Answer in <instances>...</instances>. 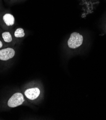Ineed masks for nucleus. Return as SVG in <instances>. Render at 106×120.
<instances>
[{
    "instance_id": "obj_2",
    "label": "nucleus",
    "mask_w": 106,
    "mask_h": 120,
    "mask_svg": "<svg viewBox=\"0 0 106 120\" xmlns=\"http://www.w3.org/2000/svg\"><path fill=\"white\" fill-rule=\"evenodd\" d=\"M24 101L22 94L20 93H16L14 94L9 99L8 105L11 108L16 107L22 104Z\"/></svg>"
},
{
    "instance_id": "obj_6",
    "label": "nucleus",
    "mask_w": 106,
    "mask_h": 120,
    "mask_svg": "<svg viewBox=\"0 0 106 120\" xmlns=\"http://www.w3.org/2000/svg\"><path fill=\"white\" fill-rule=\"evenodd\" d=\"M2 37L5 42L10 43L12 41V37L9 32H5L3 33Z\"/></svg>"
},
{
    "instance_id": "obj_3",
    "label": "nucleus",
    "mask_w": 106,
    "mask_h": 120,
    "mask_svg": "<svg viewBox=\"0 0 106 120\" xmlns=\"http://www.w3.org/2000/svg\"><path fill=\"white\" fill-rule=\"evenodd\" d=\"M15 55V51L11 48H7L0 50V59L2 60H7L13 58Z\"/></svg>"
},
{
    "instance_id": "obj_1",
    "label": "nucleus",
    "mask_w": 106,
    "mask_h": 120,
    "mask_svg": "<svg viewBox=\"0 0 106 120\" xmlns=\"http://www.w3.org/2000/svg\"><path fill=\"white\" fill-rule=\"evenodd\" d=\"M83 36L78 33L74 32L71 34L67 43L69 47L75 49L80 46L83 43Z\"/></svg>"
},
{
    "instance_id": "obj_8",
    "label": "nucleus",
    "mask_w": 106,
    "mask_h": 120,
    "mask_svg": "<svg viewBox=\"0 0 106 120\" xmlns=\"http://www.w3.org/2000/svg\"><path fill=\"white\" fill-rule=\"evenodd\" d=\"M2 46H3V43L1 41H0V48H1Z\"/></svg>"
},
{
    "instance_id": "obj_4",
    "label": "nucleus",
    "mask_w": 106,
    "mask_h": 120,
    "mask_svg": "<svg viewBox=\"0 0 106 120\" xmlns=\"http://www.w3.org/2000/svg\"><path fill=\"white\" fill-rule=\"evenodd\" d=\"M40 93V90L37 88L28 89L25 92L26 96L31 100L36 99L39 96Z\"/></svg>"
},
{
    "instance_id": "obj_5",
    "label": "nucleus",
    "mask_w": 106,
    "mask_h": 120,
    "mask_svg": "<svg viewBox=\"0 0 106 120\" xmlns=\"http://www.w3.org/2000/svg\"><path fill=\"white\" fill-rule=\"evenodd\" d=\"M3 20L7 26H11L15 23V18L13 15L10 14H5L3 17Z\"/></svg>"
},
{
    "instance_id": "obj_7",
    "label": "nucleus",
    "mask_w": 106,
    "mask_h": 120,
    "mask_svg": "<svg viewBox=\"0 0 106 120\" xmlns=\"http://www.w3.org/2000/svg\"><path fill=\"white\" fill-rule=\"evenodd\" d=\"M25 35L24 30L22 28H17L15 33V36L16 38H22Z\"/></svg>"
}]
</instances>
